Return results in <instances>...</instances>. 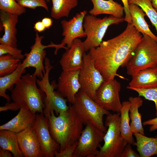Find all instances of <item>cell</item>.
Wrapping results in <instances>:
<instances>
[{
    "label": "cell",
    "mask_w": 157,
    "mask_h": 157,
    "mask_svg": "<svg viewBox=\"0 0 157 157\" xmlns=\"http://www.w3.org/2000/svg\"><path fill=\"white\" fill-rule=\"evenodd\" d=\"M19 144L25 157H43L35 132L32 126L17 133Z\"/></svg>",
    "instance_id": "2e32d148"
},
{
    "label": "cell",
    "mask_w": 157,
    "mask_h": 157,
    "mask_svg": "<svg viewBox=\"0 0 157 157\" xmlns=\"http://www.w3.org/2000/svg\"><path fill=\"white\" fill-rule=\"evenodd\" d=\"M122 107L120 111V130L121 135L128 144L135 145V142L133 137L130 124V119L129 112L130 107L129 101H125L122 103Z\"/></svg>",
    "instance_id": "4316f807"
},
{
    "label": "cell",
    "mask_w": 157,
    "mask_h": 157,
    "mask_svg": "<svg viewBox=\"0 0 157 157\" xmlns=\"http://www.w3.org/2000/svg\"><path fill=\"white\" fill-rule=\"evenodd\" d=\"M34 28L36 31L39 33L43 31L46 29L42 21L36 22L34 24Z\"/></svg>",
    "instance_id": "ab89813d"
},
{
    "label": "cell",
    "mask_w": 157,
    "mask_h": 157,
    "mask_svg": "<svg viewBox=\"0 0 157 157\" xmlns=\"http://www.w3.org/2000/svg\"><path fill=\"white\" fill-rule=\"evenodd\" d=\"M154 8L157 11V0H150Z\"/></svg>",
    "instance_id": "7bdbcfd3"
},
{
    "label": "cell",
    "mask_w": 157,
    "mask_h": 157,
    "mask_svg": "<svg viewBox=\"0 0 157 157\" xmlns=\"http://www.w3.org/2000/svg\"><path fill=\"white\" fill-rule=\"evenodd\" d=\"M129 8L132 25L139 32L149 36L157 42V36L150 30L144 19L146 15L142 9L133 4H129Z\"/></svg>",
    "instance_id": "44dd1931"
},
{
    "label": "cell",
    "mask_w": 157,
    "mask_h": 157,
    "mask_svg": "<svg viewBox=\"0 0 157 157\" xmlns=\"http://www.w3.org/2000/svg\"><path fill=\"white\" fill-rule=\"evenodd\" d=\"M85 52L82 42L80 39H74L71 45L62 55L59 61L63 70L80 69L83 63V56Z\"/></svg>",
    "instance_id": "9a60e30c"
},
{
    "label": "cell",
    "mask_w": 157,
    "mask_h": 157,
    "mask_svg": "<svg viewBox=\"0 0 157 157\" xmlns=\"http://www.w3.org/2000/svg\"><path fill=\"white\" fill-rule=\"evenodd\" d=\"M0 147L10 152L14 157H22L17 133L7 130H0Z\"/></svg>",
    "instance_id": "484cf974"
},
{
    "label": "cell",
    "mask_w": 157,
    "mask_h": 157,
    "mask_svg": "<svg viewBox=\"0 0 157 157\" xmlns=\"http://www.w3.org/2000/svg\"><path fill=\"white\" fill-rule=\"evenodd\" d=\"M129 100L130 103L129 117L131 121V130L133 133H138L145 135L142 122V115L138 111L139 108L143 104V101L139 96L130 97Z\"/></svg>",
    "instance_id": "d4e9b609"
},
{
    "label": "cell",
    "mask_w": 157,
    "mask_h": 157,
    "mask_svg": "<svg viewBox=\"0 0 157 157\" xmlns=\"http://www.w3.org/2000/svg\"><path fill=\"white\" fill-rule=\"evenodd\" d=\"M157 87V66L140 71L132 76L126 88L150 89Z\"/></svg>",
    "instance_id": "d6986e66"
},
{
    "label": "cell",
    "mask_w": 157,
    "mask_h": 157,
    "mask_svg": "<svg viewBox=\"0 0 157 157\" xmlns=\"http://www.w3.org/2000/svg\"><path fill=\"white\" fill-rule=\"evenodd\" d=\"M88 11L84 10L76 14L69 21L64 19L61 22L63 28L62 36L64 38L60 44L69 48L73 40L76 38L86 37L83 27L84 17Z\"/></svg>",
    "instance_id": "4fadbf2b"
},
{
    "label": "cell",
    "mask_w": 157,
    "mask_h": 157,
    "mask_svg": "<svg viewBox=\"0 0 157 157\" xmlns=\"http://www.w3.org/2000/svg\"><path fill=\"white\" fill-rule=\"evenodd\" d=\"M71 105L75 113L83 124H90L106 133L103 117L110 112L98 105L85 93L80 90L76 94L74 103Z\"/></svg>",
    "instance_id": "277c9868"
},
{
    "label": "cell",
    "mask_w": 157,
    "mask_h": 157,
    "mask_svg": "<svg viewBox=\"0 0 157 157\" xmlns=\"http://www.w3.org/2000/svg\"><path fill=\"white\" fill-rule=\"evenodd\" d=\"M92 8L89 11L90 14L96 16L102 14L110 15L117 18H122L124 6L113 0H90Z\"/></svg>",
    "instance_id": "ffe728a7"
},
{
    "label": "cell",
    "mask_w": 157,
    "mask_h": 157,
    "mask_svg": "<svg viewBox=\"0 0 157 157\" xmlns=\"http://www.w3.org/2000/svg\"><path fill=\"white\" fill-rule=\"evenodd\" d=\"M142 35L131 24L117 36L103 41L89 53L105 81L114 79L121 67H125L133 55Z\"/></svg>",
    "instance_id": "6da1fadb"
},
{
    "label": "cell",
    "mask_w": 157,
    "mask_h": 157,
    "mask_svg": "<svg viewBox=\"0 0 157 157\" xmlns=\"http://www.w3.org/2000/svg\"><path fill=\"white\" fill-rule=\"evenodd\" d=\"M77 141L61 151L55 152L54 156L56 157H73V155L76 149Z\"/></svg>",
    "instance_id": "e575fe53"
},
{
    "label": "cell",
    "mask_w": 157,
    "mask_h": 157,
    "mask_svg": "<svg viewBox=\"0 0 157 157\" xmlns=\"http://www.w3.org/2000/svg\"><path fill=\"white\" fill-rule=\"evenodd\" d=\"M129 4H133L140 7L149 19L157 32V11L150 0H129Z\"/></svg>",
    "instance_id": "f546056e"
},
{
    "label": "cell",
    "mask_w": 157,
    "mask_h": 157,
    "mask_svg": "<svg viewBox=\"0 0 157 157\" xmlns=\"http://www.w3.org/2000/svg\"><path fill=\"white\" fill-rule=\"evenodd\" d=\"M123 4L125 17L124 21L127 23L131 24L132 20L129 8V0H121Z\"/></svg>",
    "instance_id": "8d00e7d4"
},
{
    "label": "cell",
    "mask_w": 157,
    "mask_h": 157,
    "mask_svg": "<svg viewBox=\"0 0 157 157\" xmlns=\"http://www.w3.org/2000/svg\"><path fill=\"white\" fill-rule=\"evenodd\" d=\"M124 21V18H117L110 15L99 18L90 14L86 15L84 19L83 27L86 38L83 42L85 52L98 47L108 27L117 24Z\"/></svg>",
    "instance_id": "52a82bcc"
},
{
    "label": "cell",
    "mask_w": 157,
    "mask_h": 157,
    "mask_svg": "<svg viewBox=\"0 0 157 157\" xmlns=\"http://www.w3.org/2000/svg\"><path fill=\"white\" fill-rule=\"evenodd\" d=\"M20 108L18 104L13 102H7L4 106L0 107V111H6L8 110L15 111L20 109Z\"/></svg>",
    "instance_id": "74e56055"
},
{
    "label": "cell",
    "mask_w": 157,
    "mask_h": 157,
    "mask_svg": "<svg viewBox=\"0 0 157 157\" xmlns=\"http://www.w3.org/2000/svg\"><path fill=\"white\" fill-rule=\"evenodd\" d=\"M52 6L51 16L56 19L68 17L70 11L76 7L78 0H51Z\"/></svg>",
    "instance_id": "83f0119b"
},
{
    "label": "cell",
    "mask_w": 157,
    "mask_h": 157,
    "mask_svg": "<svg viewBox=\"0 0 157 157\" xmlns=\"http://www.w3.org/2000/svg\"><path fill=\"white\" fill-rule=\"evenodd\" d=\"M36 134L43 157H53L60 145L53 139L49 128L47 119L43 113L36 114L32 126Z\"/></svg>",
    "instance_id": "7c38bea8"
},
{
    "label": "cell",
    "mask_w": 157,
    "mask_h": 157,
    "mask_svg": "<svg viewBox=\"0 0 157 157\" xmlns=\"http://www.w3.org/2000/svg\"><path fill=\"white\" fill-rule=\"evenodd\" d=\"M0 10L18 16L26 11L25 8L20 5L16 0H0Z\"/></svg>",
    "instance_id": "4dcf8cb0"
},
{
    "label": "cell",
    "mask_w": 157,
    "mask_h": 157,
    "mask_svg": "<svg viewBox=\"0 0 157 157\" xmlns=\"http://www.w3.org/2000/svg\"><path fill=\"white\" fill-rule=\"evenodd\" d=\"M105 134L91 124L86 125L77 140L73 157H96Z\"/></svg>",
    "instance_id": "ba28073f"
},
{
    "label": "cell",
    "mask_w": 157,
    "mask_h": 157,
    "mask_svg": "<svg viewBox=\"0 0 157 157\" xmlns=\"http://www.w3.org/2000/svg\"><path fill=\"white\" fill-rule=\"evenodd\" d=\"M22 7L35 9L38 7H42L48 12L49 8L47 0H16Z\"/></svg>",
    "instance_id": "836d02e7"
},
{
    "label": "cell",
    "mask_w": 157,
    "mask_h": 157,
    "mask_svg": "<svg viewBox=\"0 0 157 157\" xmlns=\"http://www.w3.org/2000/svg\"><path fill=\"white\" fill-rule=\"evenodd\" d=\"M42 22L45 26L46 29H49L52 26L53 21L51 18L45 17L42 19Z\"/></svg>",
    "instance_id": "60d3db41"
},
{
    "label": "cell",
    "mask_w": 157,
    "mask_h": 157,
    "mask_svg": "<svg viewBox=\"0 0 157 157\" xmlns=\"http://www.w3.org/2000/svg\"><path fill=\"white\" fill-rule=\"evenodd\" d=\"M20 60L8 54L0 56V77L13 72L17 68Z\"/></svg>",
    "instance_id": "f1b7e54d"
},
{
    "label": "cell",
    "mask_w": 157,
    "mask_h": 157,
    "mask_svg": "<svg viewBox=\"0 0 157 157\" xmlns=\"http://www.w3.org/2000/svg\"><path fill=\"white\" fill-rule=\"evenodd\" d=\"M54 112L51 111L46 117L50 134L60 145L59 151H61L77 141L83 130V124L71 104L67 110L60 113L57 117Z\"/></svg>",
    "instance_id": "7a4b0ae2"
},
{
    "label": "cell",
    "mask_w": 157,
    "mask_h": 157,
    "mask_svg": "<svg viewBox=\"0 0 157 157\" xmlns=\"http://www.w3.org/2000/svg\"><path fill=\"white\" fill-rule=\"evenodd\" d=\"M80 71V69L63 70L57 84V91L72 104L74 102L76 95L81 88L78 79Z\"/></svg>",
    "instance_id": "5bb4252c"
},
{
    "label": "cell",
    "mask_w": 157,
    "mask_h": 157,
    "mask_svg": "<svg viewBox=\"0 0 157 157\" xmlns=\"http://www.w3.org/2000/svg\"><path fill=\"white\" fill-rule=\"evenodd\" d=\"M22 51L17 47L4 44H0V56L6 54H9L14 58L20 60L25 57L24 54L22 53Z\"/></svg>",
    "instance_id": "d6a6232c"
},
{
    "label": "cell",
    "mask_w": 157,
    "mask_h": 157,
    "mask_svg": "<svg viewBox=\"0 0 157 157\" xmlns=\"http://www.w3.org/2000/svg\"><path fill=\"white\" fill-rule=\"evenodd\" d=\"M44 38L43 36L40 35L38 32L36 33L35 43L31 47L30 52L24 54L25 58L22 62L25 68L29 67L34 68L35 70L33 74L40 79L43 78L45 72L43 64L44 60L46 56L45 49L51 47L55 48V54L56 55L59 49H67L66 47L63 46L60 44H57L51 42L48 45H43L42 41Z\"/></svg>",
    "instance_id": "9c48e42d"
},
{
    "label": "cell",
    "mask_w": 157,
    "mask_h": 157,
    "mask_svg": "<svg viewBox=\"0 0 157 157\" xmlns=\"http://www.w3.org/2000/svg\"><path fill=\"white\" fill-rule=\"evenodd\" d=\"M105 125L108 127L103 146H101L96 157H120L127 144L120 130V113L106 115Z\"/></svg>",
    "instance_id": "5b68a950"
},
{
    "label": "cell",
    "mask_w": 157,
    "mask_h": 157,
    "mask_svg": "<svg viewBox=\"0 0 157 157\" xmlns=\"http://www.w3.org/2000/svg\"><path fill=\"white\" fill-rule=\"evenodd\" d=\"M36 77L29 73L22 75L11 90L10 96L13 102L21 108L25 107L35 114L43 113L46 97L37 87Z\"/></svg>",
    "instance_id": "3957f363"
},
{
    "label": "cell",
    "mask_w": 157,
    "mask_h": 157,
    "mask_svg": "<svg viewBox=\"0 0 157 157\" xmlns=\"http://www.w3.org/2000/svg\"><path fill=\"white\" fill-rule=\"evenodd\" d=\"M78 79L80 90L94 100L96 91L104 80L95 67L89 53L85 52L84 53L83 65L80 69Z\"/></svg>",
    "instance_id": "30bf717a"
},
{
    "label": "cell",
    "mask_w": 157,
    "mask_h": 157,
    "mask_svg": "<svg viewBox=\"0 0 157 157\" xmlns=\"http://www.w3.org/2000/svg\"><path fill=\"white\" fill-rule=\"evenodd\" d=\"M129 89L136 91L139 96L143 97L145 99L154 101L155 106V115L157 117V87L150 89L132 88Z\"/></svg>",
    "instance_id": "1f68e13d"
},
{
    "label": "cell",
    "mask_w": 157,
    "mask_h": 157,
    "mask_svg": "<svg viewBox=\"0 0 157 157\" xmlns=\"http://www.w3.org/2000/svg\"><path fill=\"white\" fill-rule=\"evenodd\" d=\"M67 100L57 91H54L49 96L46 97L43 113L47 117L52 111L59 114L67 110L69 108L67 104Z\"/></svg>",
    "instance_id": "7402d4cb"
},
{
    "label": "cell",
    "mask_w": 157,
    "mask_h": 157,
    "mask_svg": "<svg viewBox=\"0 0 157 157\" xmlns=\"http://www.w3.org/2000/svg\"><path fill=\"white\" fill-rule=\"evenodd\" d=\"M121 83L115 78L104 81L97 90L94 101L108 111L120 112L122 107L119 96Z\"/></svg>",
    "instance_id": "8fae6325"
},
{
    "label": "cell",
    "mask_w": 157,
    "mask_h": 157,
    "mask_svg": "<svg viewBox=\"0 0 157 157\" xmlns=\"http://www.w3.org/2000/svg\"><path fill=\"white\" fill-rule=\"evenodd\" d=\"M133 135L136 139L135 146L140 157L157 156V135L149 137L138 133H134Z\"/></svg>",
    "instance_id": "603a6c76"
},
{
    "label": "cell",
    "mask_w": 157,
    "mask_h": 157,
    "mask_svg": "<svg viewBox=\"0 0 157 157\" xmlns=\"http://www.w3.org/2000/svg\"><path fill=\"white\" fill-rule=\"evenodd\" d=\"M0 19L1 27L4 29V35L0 38V44L17 47L16 26L18 22V16L0 10Z\"/></svg>",
    "instance_id": "e0dca14e"
},
{
    "label": "cell",
    "mask_w": 157,
    "mask_h": 157,
    "mask_svg": "<svg viewBox=\"0 0 157 157\" xmlns=\"http://www.w3.org/2000/svg\"><path fill=\"white\" fill-rule=\"evenodd\" d=\"M9 151L3 149H0V157H12V154Z\"/></svg>",
    "instance_id": "b9f144b4"
},
{
    "label": "cell",
    "mask_w": 157,
    "mask_h": 157,
    "mask_svg": "<svg viewBox=\"0 0 157 157\" xmlns=\"http://www.w3.org/2000/svg\"><path fill=\"white\" fill-rule=\"evenodd\" d=\"M144 126H150L149 131L150 132L155 131L157 129V117H156L144 122L142 123Z\"/></svg>",
    "instance_id": "f35d334b"
},
{
    "label": "cell",
    "mask_w": 157,
    "mask_h": 157,
    "mask_svg": "<svg viewBox=\"0 0 157 157\" xmlns=\"http://www.w3.org/2000/svg\"><path fill=\"white\" fill-rule=\"evenodd\" d=\"M51 0H47V2H49L51 1Z\"/></svg>",
    "instance_id": "ee69618b"
},
{
    "label": "cell",
    "mask_w": 157,
    "mask_h": 157,
    "mask_svg": "<svg viewBox=\"0 0 157 157\" xmlns=\"http://www.w3.org/2000/svg\"><path fill=\"white\" fill-rule=\"evenodd\" d=\"M26 68L22 62H20L17 69L10 74L0 77V96L3 97L10 102L11 97L6 93L7 90H11L15 85L20 80L22 74L25 73Z\"/></svg>",
    "instance_id": "cb8c5ba5"
},
{
    "label": "cell",
    "mask_w": 157,
    "mask_h": 157,
    "mask_svg": "<svg viewBox=\"0 0 157 157\" xmlns=\"http://www.w3.org/2000/svg\"><path fill=\"white\" fill-rule=\"evenodd\" d=\"M36 114L24 107H22L17 115L7 122L0 126V130H7L16 133L32 126Z\"/></svg>",
    "instance_id": "ac0fdd59"
},
{
    "label": "cell",
    "mask_w": 157,
    "mask_h": 157,
    "mask_svg": "<svg viewBox=\"0 0 157 157\" xmlns=\"http://www.w3.org/2000/svg\"><path fill=\"white\" fill-rule=\"evenodd\" d=\"M133 56L126 65L127 74L131 76L142 70L157 66V42L143 34Z\"/></svg>",
    "instance_id": "8992f818"
},
{
    "label": "cell",
    "mask_w": 157,
    "mask_h": 157,
    "mask_svg": "<svg viewBox=\"0 0 157 157\" xmlns=\"http://www.w3.org/2000/svg\"><path fill=\"white\" fill-rule=\"evenodd\" d=\"M131 145L127 143L124 148L120 157H140L139 154L132 149Z\"/></svg>",
    "instance_id": "d590c367"
}]
</instances>
